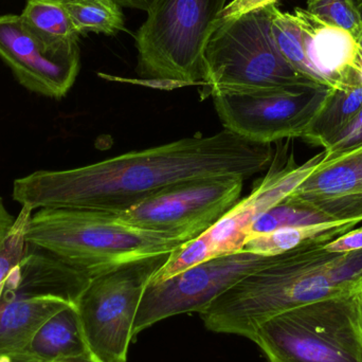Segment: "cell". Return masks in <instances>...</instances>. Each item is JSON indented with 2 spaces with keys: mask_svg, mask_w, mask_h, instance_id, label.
<instances>
[{
  "mask_svg": "<svg viewBox=\"0 0 362 362\" xmlns=\"http://www.w3.org/2000/svg\"><path fill=\"white\" fill-rule=\"evenodd\" d=\"M357 42H358L359 48H361L362 50V31H361V36H359L358 40H357Z\"/></svg>",
  "mask_w": 362,
  "mask_h": 362,
  "instance_id": "1f68e13d",
  "label": "cell"
},
{
  "mask_svg": "<svg viewBox=\"0 0 362 362\" xmlns=\"http://www.w3.org/2000/svg\"><path fill=\"white\" fill-rule=\"evenodd\" d=\"M25 238L30 246L93 278L131 262L168 255L189 242L127 225L108 213L76 209H40L30 218Z\"/></svg>",
  "mask_w": 362,
  "mask_h": 362,
  "instance_id": "3957f363",
  "label": "cell"
},
{
  "mask_svg": "<svg viewBox=\"0 0 362 362\" xmlns=\"http://www.w3.org/2000/svg\"><path fill=\"white\" fill-rule=\"evenodd\" d=\"M362 221L346 219L308 227H288L252 236L247 240L243 250L265 257H276L310 243H327L350 231Z\"/></svg>",
  "mask_w": 362,
  "mask_h": 362,
  "instance_id": "ac0fdd59",
  "label": "cell"
},
{
  "mask_svg": "<svg viewBox=\"0 0 362 362\" xmlns=\"http://www.w3.org/2000/svg\"><path fill=\"white\" fill-rule=\"evenodd\" d=\"M308 12L346 30L358 40L362 31V0H308Z\"/></svg>",
  "mask_w": 362,
  "mask_h": 362,
  "instance_id": "7402d4cb",
  "label": "cell"
},
{
  "mask_svg": "<svg viewBox=\"0 0 362 362\" xmlns=\"http://www.w3.org/2000/svg\"><path fill=\"white\" fill-rule=\"evenodd\" d=\"M272 10L269 4L213 25L204 50L202 97L316 84L296 71L276 48Z\"/></svg>",
  "mask_w": 362,
  "mask_h": 362,
  "instance_id": "5b68a950",
  "label": "cell"
},
{
  "mask_svg": "<svg viewBox=\"0 0 362 362\" xmlns=\"http://www.w3.org/2000/svg\"><path fill=\"white\" fill-rule=\"evenodd\" d=\"M21 17L32 33L51 50L78 48L80 31L57 0H28Z\"/></svg>",
  "mask_w": 362,
  "mask_h": 362,
  "instance_id": "e0dca14e",
  "label": "cell"
},
{
  "mask_svg": "<svg viewBox=\"0 0 362 362\" xmlns=\"http://www.w3.org/2000/svg\"><path fill=\"white\" fill-rule=\"evenodd\" d=\"M244 180L240 176L223 175L185 181L110 215L139 229L192 240L238 202Z\"/></svg>",
  "mask_w": 362,
  "mask_h": 362,
  "instance_id": "30bf717a",
  "label": "cell"
},
{
  "mask_svg": "<svg viewBox=\"0 0 362 362\" xmlns=\"http://www.w3.org/2000/svg\"><path fill=\"white\" fill-rule=\"evenodd\" d=\"M362 146V107L350 124L332 140L331 144L323 148L325 160H334L338 157L344 156L348 153L353 152Z\"/></svg>",
  "mask_w": 362,
  "mask_h": 362,
  "instance_id": "cb8c5ba5",
  "label": "cell"
},
{
  "mask_svg": "<svg viewBox=\"0 0 362 362\" xmlns=\"http://www.w3.org/2000/svg\"><path fill=\"white\" fill-rule=\"evenodd\" d=\"M362 107V85H348L329 89L325 101L304 132L301 139L327 148L356 116Z\"/></svg>",
  "mask_w": 362,
  "mask_h": 362,
  "instance_id": "2e32d148",
  "label": "cell"
},
{
  "mask_svg": "<svg viewBox=\"0 0 362 362\" xmlns=\"http://www.w3.org/2000/svg\"><path fill=\"white\" fill-rule=\"evenodd\" d=\"M120 6L124 8H138V10L148 11L154 0H114Z\"/></svg>",
  "mask_w": 362,
  "mask_h": 362,
  "instance_id": "83f0119b",
  "label": "cell"
},
{
  "mask_svg": "<svg viewBox=\"0 0 362 362\" xmlns=\"http://www.w3.org/2000/svg\"><path fill=\"white\" fill-rule=\"evenodd\" d=\"M323 160L325 152L302 165L295 163L293 155L288 160L279 163L278 157L274 156L267 174L255 183L251 193L244 199L238 200L204 233L172 251L150 282H163L202 262L242 251L253 223L293 193L318 169Z\"/></svg>",
  "mask_w": 362,
  "mask_h": 362,
  "instance_id": "52a82bcc",
  "label": "cell"
},
{
  "mask_svg": "<svg viewBox=\"0 0 362 362\" xmlns=\"http://www.w3.org/2000/svg\"><path fill=\"white\" fill-rule=\"evenodd\" d=\"M65 8L80 33L115 34L124 30L120 6L114 0H57Z\"/></svg>",
  "mask_w": 362,
  "mask_h": 362,
  "instance_id": "d6986e66",
  "label": "cell"
},
{
  "mask_svg": "<svg viewBox=\"0 0 362 362\" xmlns=\"http://www.w3.org/2000/svg\"><path fill=\"white\" fill-rule=\"evenodd\" d=\"M325 248L329 252L344 253L362 250V226L325 243Z\"/></svg>",
  "mask_w": 362,
  "mask_h": 362,
  "instance_id": "d4e9b609",
  "label": "cell"
},
{
  "mask_svg": "<svg viewBox=\"0 0 362 362\" xmlns=\"http://www.w3.org/2000/svg\"><path fill=\"white\" fill-rule=\"evenodd\" d=\"M0 57L21 86L32 93L62 99L80 71V48L54 51L45 46L21 15L0 16Z\"/></svg>",
  "mask_w": 362,
  "mask_h": 362,
  "instance_id": "7c38bea8",
  "label": "cell"
},
{
  "mask_svg": "<svg viewBox=\"0 0 362 362\" xmlns=\"http://www.w3.org/2000/svg\"><path fill=\"white\" fill-rule=\"evenodd\" d=\"M14 221L15 219L8 212L6 206H4V202L0 198V246H1L4 240H6V235L10 232Z\"/></svg>",
  "mask_w": 362,
  "mask_h": 362,
  "instance_id": "4316f807",
  "label": "cell"
},
{
  "mask_svg": "<svg viewBox=\"0 0 362 362\" xmlns=\"http://www.w3.org/2000/svg\"><path fill=\"white\" fill-rule=\"evenodd\" d=\"M0 362H12L8 358H4V357H0Z\"/></svg>",
  "mask_w": 362,
  "mask_h": 362,
  "instance_id": "d6a6232c",
  "label": "cell"
},
{
  "mask_svg": "<svg viewBox=\"0 0 362 362\" xmlns=\"http://www.w3.org/2000/svg\"><path fill=\"white\" fill-rule=\"evenodd\" d=\"M31 216V209L21 206V212L17 215L10 232L0 246V298L8 274L21 263L27 252L25 229Z\"/></svg>",
  "mask_w": 362,
  "mask_h": 362,
  "instance_id": "603a6c76",
  "label": "cell"
},
{
  "mask_svg": "<svg viewBox=\"0 0 362 362\" xmlns=\"http://www.w3.org/2000/svg\"><path fill=\"white\" fill-rule=\"evenodd\" d=\"M227 0H154L136 34L139 80L151 88L204 86V50Z\"/></svg>",
  "mask_w": 362,
  "mask_h": 362,
  "instance_id": "277c9868",
  "label": "cell"
},
{
  "mask_svg": "<svg viewBox=\"0 0 362 362\" xmlns=\"http://www.w3.org/2000/svg\"><path fill=\"white\" fill-rule=\"evenodd\" d=\"M288 197L333 218L362 221V146L321 163Z\"/></svg>",
  "mask_w": 362,
  "mask_h": 362,
  "instance_id": "5bb4252c",
  "label": "cell"
},
{
  "mask_svg": "<svg viewBox=\"0 0 362 362\" xmlns=\"http://www.w3.org/2000/svg\"><path fill=\"white\" fill-rule=\"evenodd\" d=\"M90 354L76 304L51 317L12 362H62Z\"/></svg>",
  "mask_w": 362,
  "mask_h": 362,
  "instance_id": "9a60e30c",
  "label": "cell"
},
{
  "mask_svg": "<svg viewBox=\"0 0 362 362\" xmlns=\"http://www.w3.org/2000/svg\"><path fill=\"white\" fill-rule=\"evenodd\" d=\"M340 221L333 218L314 206L287 196L282 202L261 215L251 226L248 240L259 234L288 227H308Z\"/></svg>",
  "mask_w": 362,
  "mask_h": 362,
  "instance_id": "ffe728a7",
  "label": "cell"
},
{
  "mask_svg": "<svg viewBox=\"0 0 362 362\" xmlns=\"http://www.w3.org/2000/svg\"><path fill=\"white\" fill-rule=\"evenodd\" d=\"M293 16L317 84L333 89L361 83L356 72L359 46L352 34L321 21L306 8H296Z\"/></svg>",
  "mask_w": 362,
  "mask_h": 362,
  "instance_id": "4fadbf2b",
  "label": "cell"
},
{
  "mask_svg": "<svg viewBox=\"0 0 362 362\" xmlns=\"http://www.w3.org/2000/svg\"><path fill=\"white\" fill-rule=\"evenodd\" d=\"M169 255L131 262L91 279L76 308L89 351L95 358L127 362L144 289Z\"/></svg>",
  "mask_w": 362,
  "mask_h": 362,
  "instance_id": "ba28073f",
  "label": "cell"
},
{
  "mask_svg": "<svg viewBox=\"0 0 362 362\" xmlns=\"http://www.w3.org/2000/svg\"><path fill=\"white\" fill-rule=\"evenodd\" d=\"M355 305H356L357 320H358L359 329L362 334V286L359 287L354 293Z\"/></svg>",
  "mask_w": 362,
  "mask_h": 362,
  "instance_id": "f1b7e54d",
  "label": "cell"
},
{
  "mask_svg": "<svg viewBox=\"0 0 362 362\" xmlns=\"http://www.w3.org/2000/svg\"><path fill=\"white\" fill-rule=\"evenodd\" d=\"M354 293L276 315L257 327L251 340L269 362H362Z\"/></svg>",
  "mask_w": 362,
  "mask_h": 362,
  "instance_id": "8992f818",
  "label": "cell"
},
{
  "mask_svg": "<svg viewBox=\"0 0 362 362\" xmlns=\"http://www.w3.org/2000/svg\"><path fill=\"white\" fill-rule=\"evenodd\" d=\"M356 72L359 82L362 85V50L361 48H359L358 59H357Z\"/></svg>",
  "mask_w": 362,
  "mask_h": 362,
  "instance_id": "4dcf8cb0",
  "label": "cell"
},
{
  "mask_svg": "<svg viewBox=\"0 0 362 362\" xmlns=\"http://www.w3.org/2000/svg\"><path fill=\"white\" fill-rule=\"evenodd\" d=\"M272 34L276 48L287 63L301 76L316 83L313 80L312 71L304 52L303 40L299 25L293 14L282 12L276 4H272Z\"/></svg>",
  "mask_w": 362,
  "mask_h": 362,
  "instance_id": "44dd1931",
  "label": "cell"
},
{
  "mask_svg": "<svg viewBox=\"0 0 362 362\" xmlns=\"http://www.w3.org/2000/svg\"><path fill=\"white\" fill-rule=\"evenodd\" d=\"M276 257L238 251L192 266L163 282L148 283L136 315L134 337L163 319L187 313L202 314L219 296L269 265Z\"/></svg>",
  "mask_w": 362,
  "mask_h": 362,
  "instance_id": "8fae6325",
  "label": "cell"
},
{
  "mask_svg": "<svg viewBox=\"0 0 362 362\" xmlns=\"http://www.w3.org/2000/svg\"><path fill=\"white\" fill-rule=\"evenodd\" d=\"M325 244L310 243L276 255L236 283L200 314L206 329L251 340L257 327L276 315L354 293L362 286V250L329 252Z\"/></svg>",
  "mask_w": 362,
  "mask_h": 362,
  "instance_id": "7a4b0ae2",
  "label": "cell"
},
{
  "mask_svg": "<svg viewBox=\"0 0 362 362\" xmlns=\"http://www.w3.org/2000/svg\"><path fill=\"white\" fill-rule=\"evenodd\" d=\"M278 1L279 0H232L221 11L215 23L233 18V17L240 16V15L245 14V13L249 12V11L255 10V8H262V6L276 4Z\"/></svg>",
  "mask_w": 362,
  "mask_h": 362,
  "instance_id": "484cf974",
  "label": "cell"
},
{
  "mask_svg": "<svg viewBox=\"0 0 362 362\" xmlns=\"http://www.w3.org/2000/svg\"><path fill=\"white\" fill-rule=\"evenodd\" d=\"M62 362H102L95 358L93 354L84 355V356L76 357V358L68 359V361Z\"/></svg>",
  "mask_w": 362,
  "mask_h": 362,
  "instance_id": "f546056e",
  "label": "cell"
},
{
  "mask_svg": "<svg viewBox=\"0 0 362 362\" xmlns=\"http://www.w3.org/2000/svg\"><path fill=\"white\" fill-rule=\"evenodd\" d=\"M272 144H255L223 129L134 151L63 171H37L13 185L21 206L76 209L116 214L171 185L234 175L248 180L274 160Z\"/></svg>",
  "mask_w": 362,
  "mask_h": 362,
  "instance_id": "6da1fadb",
  "label": "cell"
},
{
  "mask_svg": "<svg viewBox=\"0 0 362 362\" xmlns=\"http://www.w3.org/2000/svg\"><path fill=\"white\" fill-rule=\"evenodd\" d=\"M327 91L308 84L211 97L225 129L255 144H272L302 138Z\"/></svg>",
  "mask_w": 362,
  "mask_h": 362,
  "instance_id": "9c48e42d",
  "label": "cell"
}]
</instances>
